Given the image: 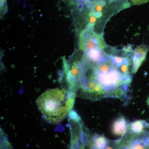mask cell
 I'll return each mask as SVG.
<instances>
[{
  "label": "cell",
  "instance_id": "6da1fadb",
  "mask_svg": "<svg viewBox=\"0 0 149 149\" xmlns=\"http://www.w3.org/2000/svg\"><path fill=\"white\" fill-rule=\"evenodd\" d=\"M81 81L77 96L96 101L104 98H117L125 104L130 99L132 76L123 74L120 65L113 63L109 54L102 61L91 63L83 60Z\"/></svg>",
  "mask_w": 149,
  "mask_h": 149
},
{
  "label": "cell",
  "instance_id": "7a4b0ae2",
  "mask_svg": "<svg viewBox=\"0 0 149 149\" xmlns=\"http://www.w3.org/2000/svg\"><path fill=\"white\" fill-rule=\"evenodd\" d=\"M76 93L65 88L47 90L38 97L37 107L43 117L52 124H58L72 110Z\"/></svg>",
  "mask_w": 149,
  "mask_h": 149
},
{
  "label": "cell",
  "instance_id": "3957f363",
  "mask_svg": "<svg viewBox=\"0 0 149 149\" xmlns=\"http://www.w3.org/2000/svg\"><path fill=\"white\" fill-rule=\"evenodd\" d=\"M131 6L128 0H94L82 7L72 9V13L92 17L98 23L105 24L112 16Z\"/></svg>",
  "mask_w": 149,
  "mask_h": 149
},
{
  "label": "cell",
  "instance_id": "277c9868",
  "mask_svg": "<svg viewBox=\"0 0 149 149\" xmlns=\"http://www.w3.org/2000/svg\"><path fill=\"white\" fill-rule=\"evenodd\" d=\"M63 71L61 81H64L67 90L77 94L81 81L83 71V59L67 61L63 59Z\"/></svg>",
  "mask_w": 149,
  "mask_h": 149
},
{
  "label": "cell",
  "instance_id": "5b68a950",
  "mask_svg": "<svg viewBox=\"0 0 149 149\" xmlns=\"http://www.w3.org/2000/svg\"><path fill=\"white\" fill-rule=\"evenodd\" d=\"M79 48L85 54L97 48L105 49L108 46L103 35L96 33L92 28L87 27L81 31L79 37Z\"/></svg>",
  "mask_w": 149,
  "mask_h": 149
},
{
  "label": "cell",
  "instance_id": "8992f818",
  "mask_svg": "<svg viewBox=\"0 0 149 149\" xmlns=\"http://www.w3.org/2000/svg\"><path fill=\"white\" fill-rule=\"evenodd\" d=\"M149 51V46L143 44L135 48L132 55L133 73L135 74L145 61Z\"/></svg>",
  "mask_w": 149,
  "mask_h": 149
},
{
  "label": "cell",
  "instance_id": "52a82bcc",
  "mask_svg": "<svg viewBox=\"0 0 149 149\" xmlns=\"http://www.w3.org/2000/svg\"><path fill=\"white\" fill-rule=\"evenodd\" d=\"M129 123L128 120L124 116L118 118L115 120L112 126L113 133L116 136L122 137L126 132Z\"/></svg>",
  "mask_w": 149,
  "mask_h": 149
},
{
  "label": "cell",
  "instance_id": "ba28073f",
  "mask_svg": "<svg viewBox=\"0 0 149 149\" xmlns=\"http://www.w3.org/2000/svg\"><path fill=\"white\" fill-rule=\"evenodd\" d=\"M149 128V123L145 120H139L130 123L127 130L132 133L139 134Z\"/></svg>",
  "mask_w": 149,
  "mask_h": 149
},
{
  "label": "cell",
  "instance_id": "9c48e42d",
  "mask_svg": "<svg viewBox=\"0 0 149 149\" xmlns=\"http://www.w3.org/2000/svg\"><path fill=\"white\" fill-rule=\"evenodd\" d=\"M72 9L82 7L94 0H61Z\"/></svg>",
  "mask_w": 149,
  "mask_h": 149
},
{
  "label": "cell",
  "instance_id": "30bf717a",
  "mask_svg": "<svg viewBox=\"0 0 149 149\" xmlns=\"http://www.w3.org/2000/svg\"><path fill=\"white\" fill-rule=\"evenodd\" d=\"M1 149H13L2 129H1Z\"/></svg>",
  "mask_w": 149,
  "mask_h": 149
},
{
  "label": "cell",
  "instance_id": "8fae6325",
  "mask_svg": "<svg viewBox=\"0 0 149 149\" xmlns=\"http://www.w3.org/2000/svg\"><path fill=\"white\" fill-rule=\"evenodd\" d=\"M0 12L1 18H3L7 13L8 10L7 0H0Z\"/></svg>",
  "mask_w": 149,
  "mask_h": 149
},
{
  "label": "cell",
  "instance_id": "7c38bea8",
  "mask_svg": "<svg viewBox=\"0 0 149 149\" xmlns=\"http://www.w3.org/2000/svg\"><path fill=\"white\" fill-rule=\"evenodd\" d=\"M131 6H139L149 2V0H128Z\"/></svg>",
  "mask_w": 149,
  "mask_h": 149
},
{
  "label": "cell",
  "instance_id": "4fadbf2b",
  "mask_svg": "<svg viewBox=\"0 0 149 149\" xmlns=\"http://www.w3.org/2000/svg\"><path fill=\"white\" fill-rule=\"evenodd\" d=\"M147 103L148 104V105L149 106V96L148 97V100H147Z\"/></svg>",
  "mask_w": 149,
  "mask_h": 149
}]
</instances>
